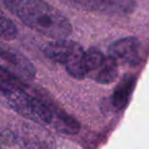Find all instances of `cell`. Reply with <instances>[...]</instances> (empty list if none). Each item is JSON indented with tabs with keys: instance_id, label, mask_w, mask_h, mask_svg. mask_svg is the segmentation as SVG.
I'll use <instances>...</instances> for the list:
<instances>
[{
	"instance_id": "6da1fadb",
	"label": "cell",
	"mask_w": 149,
	"mask_h": 149,
	"mask_svg": "<svg viewBox=\"0 0 149 149\" xmlns=\"http://www.w3.org/2000/svg\"><path fill=\"white\" fill-rule=\"evenodd\" d=\"M13 15L30 29L53 40L66 39L72 34L70 22L44 0H2Z\"/></svg>"
},
{
	"instance_id": "7a4b0ae2",
	"label": "cell",
	"mask_w": 149,
	"mask_h": 149,
	"mask_svg": "<svg viewBox=\"0 0 149 149\" xmlns=\"http://www.w3.org/2000/svg\"><path fill=\"white\" fill-rule=\"evenodd\" d=\"M43 52L49 59L64 65L74 79H86L84 68L85 50L79 43L70 40H53L43 47Z\"/></svg>"
},
{
	"instance_id": "3957f363",
	"label": "cell",
	"mask_w": 149,
	"mask_h": 149,
	"mask_svg": "<svg viewBox=\"0 0 149 149\" xmlns=\"http://www.w3.org/2000/svg\"><path fill=\"white\" fill-rule=\"evenodd\" d=\"M0 65L23 81H32L36 77V68L19 50L0 41Z\"/></svg>"
},
{
	"instance_id": "277c9868",
	"label": "cell",
	"mask_w": 149,
	"mask_h": 149,
	"mask_svg": "<svg viewBox=\"0 0 149 149\" xmlns=\"http://www.w3.org/2000/svg\"><path fill=\"white\" fill-rule=\"evenodd\" d=\"M23 149H55L54 139L43 128L24 123L15 134Z\"/></svg>"
},
{
	"instance_id": "5b68a950",
	"label": "cell",
	"mask_w": 149,
	"mask_h": 149,
	"mask_svg": "<svg viewBox=\"0 0 149 149\" xmlns=\"http://www.w3.org/2000/svg\"><path fill=\"white\" fill-rule=\"evenodd\" d=\"M74 8L100 11L104 13L126 15L135 8L134 0H62Z\"/></svg>"
},
{
	"instance_id": "8992f818",
	"label": "cell",
	"mask_w": 149,
	"mask_h": 149,
	"mask_svg": "<svg viewBox=\"0 0 149 149\" xmlns=\"http://www.w3.org/2000/svg\"><path fill=\"white\" fill-rule=\"evenodd\" d=\"M109 55L118 63L138 65L143 57L142 45L135 37H126L114 41L109 46Z\"/></svg>"
},
{
	"instance_id": "52a82bcc",
	"label": "cell",
	"mask_w": 149,
	"mask_h": 149,
	"mask_svg": "<svg viewBox=\"0 0 149 149\" xmlns=\"http://www.w3.org/2000/svg\"><path fill=\"white\" fill-rule=\"evenodd\" d=\"M136 81L137 77L135 74H128L118 84L111 97L112 105L116 109H123L128 104L136 86Z\"/></svg>"
},
{
	"instance_id": "ba28073f",
	"label": "cell",
	"mask_w": 149,
	"mask_h": 149,
	"mask_svg": "<svg viewBox=\"0 0 149 149\" xmlns=\"http://www.w3.org/2000/svg\"><path fill=\"white\" fill-rule=\"evenodd\" d=\"M118 62L110 55H106L103 63L100 65V68L94 74L90 76L89 79L95 81L96 83L106 85V84L112 83L118 78Z\"/></svg>"
},
{
	"instance_id": "9c48e42d",
	"label": "cell",
	"mask_w": 149,
	"mask_h": 149,
	"mask_svg": "<svg viewBox=\"0 0 149 149\" xmlns=\"http://www.w3.org/2000/svg\"><path fill=\"white\" fill-rule=\"evenodd\" d=\"M27 86V84L15 74L10 72L4 66L0 65V92L3 96L19 91Z\"/></svg>"
},
{
	"instance_id": "30bf717a",
	"label": "cell",
	"mask_w": 149,
	"mask_h": 149,
	"mask_svg": "<svg viewBox=\"0 0 149 149\" xmlns=\"http://www.w3.org/2000/svg\"><path fill=\"white\" fill-rule=\"evenodd\" d=\"M106 55L103 52L95 47H91L85 51L84 54V68H85L86 78H89L92 74L96 72L103 63Z\"/></svg>"
},
{
	"instance_id": "8fae6325",
	"label": "cell",
	"mask_w": 149,
	"mask_h": 149,
	"mask_svg": "<svg viewBox=\"0 0 149 149\" xmlns=\"http://www.w3.org/2000/svg\"><path fill=\"white\" fill-rule=\"evenodd\" d=\"M17 35V29L10 19L0 9V39L13 40Z\"/></svg>"
},
{
	"instance_id": "7c38bea8",
	"label": "cell",
	"mask_w": 149,
	"mask_h": 149,
	"mask_svg": "<svg viewBox=\"0 0 149 149\" xmlns=\"http://www.w3.org/2000/svg\"><path fill=\"white\" fill-rule=\"evenodd\" d=\"M0 149H1V148H0Z\"/></svg>"
}]
</instances>
